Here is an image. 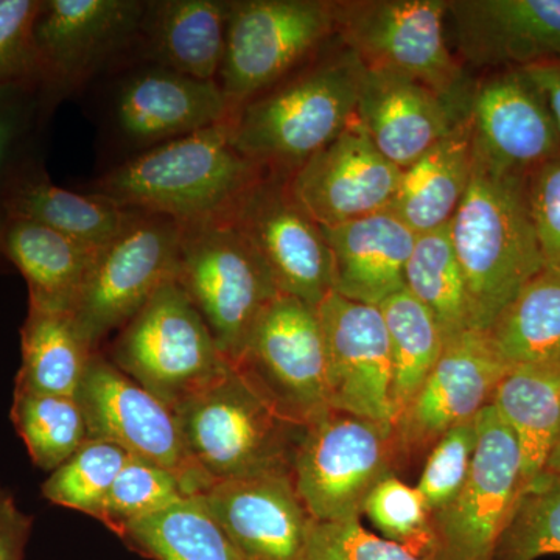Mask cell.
Masks as SVG:
<instances>
[{
	"mask_svg": "<svg viewBox=\"0 0 560 560\" xmlns=\"http://www.w3.org/2000/svg\"><path fill=\"white\" fill-rule=\"evenodd\" d=\"M265 173L235 149L228 120L105 168L84 191L189 224L228 215Z\"/></svg>",
	"mask_w": 560,
	"mask_h": 560,
	"instance_id": "obj_1",
	"label": "cell"
},
{
	"mask_svg": "<svg viewBox=\"0 0 560 560\" xmlns=\"http://www.w3.org/2000/svg\"><path fill=\"white\" fill-rule=\"evenodd\" d=\"M448 231L466 285L470 329L486 334L523 287L544 270L526 176L500 171L475 156L469 190Z\"/></svg>",
	"mask_w": 560,
	"mask_h": 560,
	"instance_id": "obj_2",
	"label": "cell"
},
{
	"mask_svg": "<svg viewBox=\"0 0 560 560\" xmlns=\"http://www.w3.org/2000/svg\"><path fill=\"white\" fill-rule=\"evenodd\" d=\"M363 72L350 51L302 66L232 114V143L265 172L293 175L355 119Z\"/></svg>",
	"mask_w": 560,
	"mask_h": 560,
	"instance_id": "obj_3",
	"label": "cell"
},
{
	"mask_svg": "<svg viewBox=\"0 0 560 560\" xmlns=\"http://www.w3.org/2000/svg\"><path fill=\"white\" fill-rule=\"evenodd\" d=\"M175 412L187 451L212 485L291 474L308 427L276 410L234 368Z\"/></svg>",
	"mask_w": 560,
	"mask_h": 560,
	"instance_id": "obj_4",
	"label": "cell"
},
{
	"mask_svg": "<svg viewBox=\"0 0 560 560\" xmlns=\"http://www.w3.org/2000/svg\"><path fill=\"white\" fill-rule=\"evenodd\" d=\"M175 280L232 368L280 294L267 265L226 215L180 224Z\"/></svg>",
	"mask_w": 560,
	"mask_h": 560,
	"instance_id": "obj_5",
	"label": "cell"
},
{
	"mask_svg": "<svg viewBox=\"0 0 560 560\" xmlns=\"http://www.w3.org/2000/svg\"><path fill=\"white\" fill-rule=\"evenodd\" d=\"M98 84L97 124L109 167L231 119L217 81L190 79L154 62H125L92 86Z\"/></svg>",
	"mask_w": 560,
	"mask_h": 560,
	"instance_id": "obj_6",
	"label": "cell"
},
{
	"mask_svg": "<svg viewBox=\"0 0 560 560\" xmlns=\"http://www.w3.org/2000/svg\"><path fill=\"white\" fill-rule=\"evenodd\" d=\"M103 353L173 410L232 370L176 280L164 283Z\"/></svg>",
	"mask_w": 560,
	"mask_h": 560,
	"instance_id": "obj_7",
	"label": "cell"
},
{
	"mask_svg": "<svg viewBox=\"0 0 560 560\" xmlns=\"http://www.w3.org/2000/svg\"><path fill=\"white\" fill-rule=\"evenodd\" d=\"M147 0H40L33 27L38 83L51 105L138 60Z\"/></svg>",
	"mask_w": 560,
	"mask_h": 560,
	"instance_id": "obj_8",
	"label": "cell"
},
{
	"mask_svg": "<svg viewBox=\"0 0 560 560\" xmlns=\"http://www.w3.org/2000/svg\"><path fill=\"white\" fill-rule=\"evenodd\" d=\"M399 459L393 423L330 410L307 427L291 478L316 522L360 521L372 489L396 475Z\"/></svg>",
	"mask_w": 560,
	"mask_h": 560,
	"instance_id": "obj_9",
	"label": "cell"
},
{
	"mask_svg": "<svg viewBox=\"0 0 560 560\" xmlns=\"http://www.w3.org/2000/svg\"><path fill=\"white\" fill-rule=\"evenodd\" d=\"M335 27V2L231 0L219 75L231 116L302 68Z\"/></svg>",
	"mask_w": 560,
	"mask_h": 560,
	"instance_id": "obj_10",
	"label": "cell"
},
{
	"mask_svg": "<svg viewBox=\"0 0 560 560\" xmlns=\"http://www.w3.org/2000/svg\"><path fill=\"white\" fill-rule=\"evenodd\" d=\"M180 223L131 209L124 230L98 249L72 315L92 350L119 331L164 283L175 280Z\"/></svg>",
	"mask_w": 560,
	"mask_h": 560,
	"instance_id": "obj_11",
	"label": "cell"
},
{
	"mask_svg": "<svg viewBox=\"0 0 560 560\" xmlns=\"http://www.w3.org/2000/svg\"><path fill=\"white\" fill-rule=\"evenodd\" d=\"M447 0L335 2V33L366 69L389 70L464 97L463 70L444 36Z\"/></svg>",
	"mask_w": 560,
	"mask_h": 560,
	"instance_id": "obj_12",
	"label": "cell"
},
{
	"mask_svg": "<svg viewBox=\"0 0 560 560\" xmlns=\"http://www.w3.org/2000/svg\"><path fill=\"white\" fill-rule=\"evenodd\" d=\"M470 474L447 508L431 515L429 560H493L522 490V456L510 427L488 405L475 419Z\"/></svg>",
	"mask_w": 560,
	"mask_h": 560,
	"instance_id": "obj_13",
	"label": "cell"
},
{
	"mask_svg": "<svg viewBox=\"0 0 560 560\" xmlns=\"http://www.w3.org/2000/svg\"><path fill=\"white\" fill-rule=\"evenodd\" d=\"M234 370L291 420L311 425L330 411L318 312L296 298L268 305Z\"/></svg>",
	"mask_w": 560,
	"mask_h": 560,
	"instance_id": "obj_14",
	"label": "cell"
},
{
	"mask_svg": "<svg viewBox=\"0 0 560 560\" xmlns=\"http://www.w3.org/2000/svg\"><path fill=\"white\" fill-rule=\"evenodd\" d=\"M79 400L92 440L113 442L173 471L190 497L212 486L187 451L175 410L110 363L103 350L92 355Z\"/></svg>",
	"mask_w": 560,
	"mask_h": 560,
	"instance_id": "obj_15",
	"label": "cell"
},
{
	"mask_svg": "<svg viewBox=\"0 0 560 560\" xmlns=\"http://www.w3.org/2000/svg\"><path fill=\"white\" fill-rule=\"evenodd\" d=\"M290 176L265 173L228 219L267 265L280 294L312 307L331 291V257L323 228L291 195Z\"/></svg>",
	"mask_w": 560,
	"mask_h": 560,
	"instance_id": "obj_16",
	"label": "cell"
},
{
	"mask_svg": "<svg viewBox=\"0 0 560 560\" xmlns=\"http://www.w3.org/2000/svg\"><path fill=\"white\" fill-rule=\"evenodd\" d=\"M330 410L393 423V361L377 305L330 291L318 307Z\"/></svg>",
	"mask_w": 560,
	"mask_h": 560,
	"instance_id": "obj_17",
	"label": "cell"
},
{
	"mask_svg": "<svg viewBox=\"0 0 560 560\" xmlns=\"http://www.w3.org/2000/svg\"><path fill=\"white\" fill-rule=\"evenodd\" d=\"M508 371L485 331L445 341L429 377L394 422L400 458L430 452L447 431L477 419Z\"/></svg>",
	"mask_w": 560,
	"mask_h": 560,
	"instance_id": "obj_18",
	"label": "cell"
},
{
	"mask_svg": "<svg viewBox=\"0 0 560 560\" xmlns=\"http://www.w3.org/2000/svg\"><path fill=\"white\" fill-rule=\"evenodd\" d=\"M404 171L386 160L353 119L290 176L291 195L320 228L388 210Z\"/></svg>",
	"mask_w": 560,
	"mask_h": 560,
	"instance_id": "obj_19",
	"label": "cell"
},
{
	"mask_svg": "<svg viewBox=\"0 0 560 560\" xmlns=\"http://www.w3.org/2000/svg\"><path fill=\"white\" fill-rule=\"evenodd\" d=\"M474 153L500 171L528 176L560 154L550 106L523 69L501 70L470 94Z\"/></svg>",
	"mask_w": 560,
	"mask_h": 560,
	"instance_id": "obj_20",
	"label": "cell"
},
{
	"mask_svg": "<svg viewBox=\"0 0 560 560\" xmlns=\"http://www.w3.org/2000/svg\"><path fill=\"white\" fill-rule=\"evenodd\" d=\"M200 497L243 560H304L316 521L291 474L215 482Z\"/></svg>",
	"mask_w": 560,
	"mask_h": 560,
	"instance_id": "obj_21",
	"label": "cell"
},
{
	"mask_svg": "<svg viewBox=\"0 0 560 560\" xmlns=\"http://www.w3.org/2000/svg\"><path fill=\"white\" fill-rule=\"evenodd\" d=\"M469 97H447L427 84L364 68L357 119L378 151L405 171L469 114Z\"/></svg>",
	"mask_w": 560,
	"mask_h": 560,
	"instance_id": "obj_22",
	"label": "cell"
},
{
	"mask_svg": "<svg viewBox=\"0 0 560 560\" xmlns=\"http://www.w3.org/2000/svg\"><path fill=\"white\" fill-rule=\"evenodd\" d=\"M458 49L477 68L560 62V0H451Z\"/></svg>",
	"mask_w": 560,
	"mask_h": 560,
	"instance_id": "obj_23",
	"label": "cell"
},
{
	"mask_svg": "<svg viewBox=\"0 0 560 560\" xmlns=\"http://www.w3.org/2000/svg\"><path fill=\"white\" fill-rule=\"evenodd\" d=\"M323 232L330 250L334 293L378 307L404 289L416 234L390 210Z\"/></svg>",
	"mask_w": 560,
	"mask_h": 560,
	"instance_id": "obj_24",
	"label": "cell"
},
{
	"mask_svg": "<svg viewBox=\"0 0 560 560\" xmlns=\"http://www.w3.org/2000/svg\"><path fill=\"white\" fill-rule=\"evenodd\" d=\"M230 13L231 0H147L138 60L219 83Z\"/></svg>",
	"mask_w": 560,
	"mask_h": 560,
	"instance_id": "obj_25",
	"label": "cell"
},
{
	"mask_svg": "<svg viewBox=\"0 0 560 560\" xmlns=\"http://www.w3.org/2000/svg\"><path fill=\"white\" fill-rule=\"evenodd\" d=\"M98 249L36 221L11 217L0 253L24 276L28 304L72 313Z\"/></svg>",
	"mask_w": 560,
	"mask_h": 560,
	"instance_id": "obj_26",
	"label": "cell"
},
{
	"mask_svg": "<svg viewBox=\"0 0 560 560\" xmlns=\"http://www.w3.org/2000/svg\"><path fill=\"white\" fill-rule=\"evenodd\" d=\"M469 114L420 160L405 168L390 212L416 235L448 226L474 175Z\"/></svg>",
	"mask_w": 560,
	"mask_h": 560,
	"instance_id": "obj_27",
	"label": "cell"
},
{
	"mask_svg": "<svg viewBox=\"0 0 560 560\" xmlns=\"http://www.w3.org/2000/svg\"><path fill=\"white\" fill-rule=\"evenodd\" d=\"M490 405L518 442L523 489L547 469L548 459L558 442L560 364L511 368L497 386Z\"/></svg>",
	"mask_w": 560,
	"mask_h": 560,
	"instance_id": "obj_28",
	"label": "cell"
},
{
	"mask_svg": "<svg viewBox=\"0 0 560 560\" xmlns=\"http://www.w3.org/2000/svg\"><path fill=\"white\" fill-rule=\"evenodd\" d=\"M92 350L72 315L28 304L21 327V368L16 386L35 393L79 399Z\"/></svg>",
	"mask_w": 560,
	"mask_h": 560,
	"instance_id": "obj_29",
	"label": "cell"
},
{
	"mask_svg": "<svg viewBox=\"0 0 560 560\" xmlns=\"http://www.w3.org/2000/svg\"><path fill=\"white\" fill-rule=\"evenodd\" d=\"M10 213L102 248L124 230L131 209L120 208L102 195L57 186L44 162L21 180L11 200Z\"/></svg>",
	"mask_w": 560,
	"mask_h": 560,
	"instance_id": "obj_30",
	"label": "cell"
},
{
	"mask_svg": "<svg viewBox=\"0 0 560 560\" xmlns=\"http://www.w3.org/2000/svg\"><path fill=\"white\" fill-rule=\"evenodd\" d=\"M486 334L510 370L559 366L560 271L534 276Z\"/></svg>",
	"mask_w": 560,
	"mask_h": 560,
	"instance_id": "obj_31",
	"label": "cell"
},
{
	"mask_svg": "<svg viewBox=\"0 0 560 560\" xmlns=\"http://www.w3.org/2000/svg\"><path fill=\"white\" fill-rule=\"evenodd\" d=\"M55 108L36 81L0 86V238L9 223L14 191L44 164V140ZM0 253V272L10 271Z\"/></svg>",
	"mask_w": 560,
	"mask_h": 560,
	"instance_id": "obj_32",
	"label": "cell"
},
{
	"mask_svg": "<svg viewBox=\"0 0 560 560\" xmlns=\"http://www.w3.org/2000/svg\"><path fill=\"white\" fill-rule=\"evenodd\" d=\"M120 537L154 560H243L200 495L131 522Z\"/></svg>",
	"mask_w": 560,
	"mask_h": 560,
	"instance_id": "obj_33",
	"label": "cell"
},
{
	"mask_svg": "<svg viewBox=\"0 0 560 560\" xmlns=\"http://www.w3.org/2000/svg\"><path fill=\"white\" fill-rule=\"evenodd\" d=\"M378 308L389 338L396 422L440 360L444 337L429 308L405 287L383 301Z\"/></svg>",
	"mask_w": 560,
	"mask_h": 560,
	"instance_id": "obj_34",
	"label": "cell"
},
{
	"mask_svg": "<svg viewBox=\"0 0 560 560\" xmlns=\"http://www.w3.org/2000/svg\"><path fill=\"white\" fill-rule=\"evenodd\" d=\"M405 289L429 308L444 342L471 330L466 285L448 226L416 235L405 268Z\"/></svg>",
	"mask_w": 560,
	"mask_h": 560,
	"instance_id": "obj_35",
	"label": "cell"
},
{
	"mask_svg": "<svg viewBox=\"0 0 560 560\" xmlns=\"http://www.w3.org/2000/svg\"><path fill=\"white\" fill-rule=\"evenodd\" d=\"M11 420L38 469L54 471L90 440L79 399L14 388Z\"/></svg>",
	"mask_w": 560,
	"mask_h": 560,
	"instance_id": "obj_36",
	"label": "cell"
},
{
	"mask_svg": "<svg viewBox=\"0 0 560 560\" xmlns=\"http://www.w3.org/2000/svg\"><path fill=\"white\" fill-rule=\"evenodd\" d=\"M560 555V474L544 470L522 489L493 560Z\"/></svg>",
	"mask_w": 560,
	"mask_h": 560,
	"instance_id": "obj_37",
	"label": "cell"
},
{
	"mask_svg": "<svg viewBox=\"0 0 560 560\" xmlns=\"http://www.w3.org/2000/svg\"><path fill=\"white\" fill-rule=\"evenodd\" d=\"M130 456L113 442L90 438L51 471L43 485V497L97 521L110 486Z\"/></svg>",
	"mask_w": 560,
	"mask_h": 560,
	"instance_id": "obj_38",
	"label": "cell"
},
{
	"mask_svg": "<svg viewBox=\"0 0 560 560\" xmlns=\"http://www.w3.org/2000/svg\"><path fill=\"white\" fill-rule=\"evenodd\" d=\"M190 497L173 471L130 456L110 486L97 521L119 534L125 526Z\"/></svg>",
	"mask_w": 560,
	"mask_h": 560,
	"instance_id": "obj_39",
	"label": "cell"
},
{
	"mask_svg": "<svg viewBox=\"0 0 560 560\" xmlns=\"http://www.w3.org/2000/svg\"><path fill=\"white\" fill-rule=\"evenodd\" d=\"M363 514L385 539L425 556L431 540V514L416 486L390 475L372 489Z\"/></svg>",
	"mask_w": 560,
	"mask_h": 560,
	"instance_id": "obj_40",
	"label": "cell"
},
{
	"mask_svg": "<svg viewBox=\"0 0 560 560\" xmlns=\"http://www.w3.org/2000/svg\"><path fill=\"white\" fill-rule=\"evenodd\" d=\"M477 447V423H463L444 434L427 456L418 488L430 514L447 508L463 489L470 474Z\"/></svg>",
	"mask_w": 560,
	"mask_h": 560,
	"instance_id": "obj_41",
	"label": "cell"
},
{
	"mask_svg": "<svg viewBox=\"0 0 560 560\" xmlns=\"http://www.w3.org/2000/svg\"><path fill=\"white\" fill-rule=\"evenodd\" d=\"M304 560H429L411 548L375 536L360 521L315 522Z\"/></svg>",
	"mask_w": 560,
	"mask_h": 560,
	"instance_id": "obj_42",
	"label": "cell"
},
{
	"mask_svg": "<svg viewBox=\"0 0 560 560\" xmlns=\"http://www.w3.org/2000/svg\"><path fill=\"white\" fill-rule=\"evenodd\" d=\"M40 0H0V86L38 83L33 27Z\"/></svg>",
	"mask_w": 560,
	"mask_h": 560,
	"instance_id": "obj_43",
	"label": "cell"
},
{
	"mask_svg": "<svg viewBox=\"0 0 560 560\" xmlns=\"http://www.w3.org/2000/svg\"><path fill=\"white\" fill-rule=\"evenodd\" d=\"M526 195L544 268L560 271V154L526 176Z\"/></svg>",
	"mask_w": 560,
	"mask_h": 560,
	"instance_id": "obj_44",
	"label": "cell"
},
{
	"mask_svg": "<svg viewBox=\"0 0 560 560\" xmlns=\"http://www.w3.org/2000/svg\"><path fill=\"white\" fill-rule=\"evenodd\" d=\"M32 528V515L21 511L11 492L0 485V560H24Z\"/></svg>",
	"mask_w": 560,
	"mask_h": 560,
	"instance_id": "obj_45",
	"label": "cell"
},
{
	"mask_svg": "<svg viewBox=\"0 0 560 560\" xmlns=\"http://www.w3.org/2000/svg\"><path fill=\"white\" fill-rule=\"evenodd\" d=\"M523 70L528 73L530 80L539 86L544 94L560 136V62L534 66V68Z\"/></svg>",
	"mask_w": 560,
	"mask_h": 560,
	"instance_id": "obj_46",
	"label": "cell"
},
{
	"mask_svg": "<svg viewBox=\"0 0 560 560\" xmlns=\"http://www.w3.org/2000/svg\"><path fill=\"white\" fill-rule=\"evenodd\" d=\"M550 471H556V474H560V434L558 438V442H556L555 448H552L550 459L547 463V469Z\"/></svg>",
	"mask_w": 560,
	"mask_h": 560,
	"instance_id": "obj_47",
	"label": "cell"
}]
</instances>
